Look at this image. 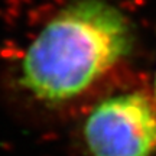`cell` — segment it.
Masks as SVG:
<instances>
[{"label": "cell", "mask_w": 156, "mask_h": 156, "mask_svg": "<svg viewBox=\"0 0 156 156\" xmlns=\"http://www.w3.org/2000/svg\"><path fill=\"white\" fill-rule=\"evenodd\" d=\"M122 12L104 0H73L61 7L25 49L17 84L45 106L85 93L132 48Z\"/></svg>", "instance_id": "obj_1"}, {"label": "cell", "mask_w": 156, "mask_h": 156, "mask_svg": "<svg viewBox=\"0 0 156 156\" xmlns=\"http://www.w3.org/2000/svg\"><path fill=\"white\" fill-rule=\"evenodd\" d=\"M90 156H152L156 152V110L142 93L100 101L83 124Z\"/></svg>", "instance_id": "obj_2"}, {"label": "cell", "mask_w": 156, "mask_h": 156, "mask_svg": "<svg viewBox=\"0 0 156 156\" xmlns=\"http://www.w3.org/2000/svg\"><path fill=\"white\" fill-rule=\"evenodd\" d=\"M155 93H156V80H155Z\"/></svg>", "instance_id": "obj_3"}]
</instances>
